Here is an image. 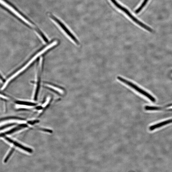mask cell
<instances>
[{
  "instance_id": "obj_9",
  "label": "cell",
  "mask_w": 172,
  "mask_h": 172,
  "mask_svg": "<svg viewBox=\"0 0 172 172\" xmlns=\"http://www.w3.org/2000/svg\"><path fill=\"white\" fill-rule=\"evenodd\" d=\"M149 0H144V2L142 3L141 5L135 11V13L137 14L142 10L146 4L147 3Z\"/></svg>"
},
{
  "instance_id": "obj_1",
  "label": "cell",
  "mask_w": 172,
  "mask_h": 172,
  "mask_svg": "<svg viewBox=\"0 0 172 172\" xmlns=\"http://www.w3.org/2000/svg\"><path fill=\"white\" fill-rule=\"evenodd\" d=\"M58 41L57 40H55L50 43L40 51L38 53L36 54L33 57L30 61H29L26 64L23 66L22 67L19 69L18 70L15 71L14 74L11 75L9 76L8 78L6 79L5 82L2 85L1 87V90H3L6 88L7 86L12 82L15 79L16 77L24 71L29 66H31V64L35 61V60L38 57L44 54L46 51L50 49L53 48V47L56 45L58 44Z\"/></svg>"
},
{
  "instance_id": "obj_4",
  "label": "cell",
  "mask_w": 172,
  "mask_h": 172,
  "mask_svg": "<svg viewBox=\"0 0 172 172\" xmlns=\"http://www.w3.org/2000/svg\"><path fill=\"white\" fill-rule=\"evenodd\" d=\"M117 79L118 80L120 81L121 82L123 83L128 85L130 87L134 89L142 95H143L146 97H147L152 101L153 102H156V100L155 98L148 93L146 92L144 90L141 88L138 87L137 85L127 79H123L122 77L118 76L117 77Z\"/></svg>"
},
{
  "instance_id": "obj_6",
  "label": "cell",
  "mask_w": 172,
  "mask_h": 172,
  "mask_svg": "<svg viewBox=\"0 0 172 172\" xmlns=\"http://www.w3.org/2000/svg\"><path fill=\"white\" fill-rule=\"evenodd\" d=\"M172 123V119L166 120V121L154 125L149 128V130L150 131H153L155 129L160 128L163 126L166 125L169 123Z\"/></svg>"
},
{
  "instance_id": "obj_7",
  "label": "cell",
  "mask_w": 172,
  "mask_h": 172,
  "mask_svg": "<svg viewBox=\"0 0 172 172\" xmlns=\"http://www.w3.org/2000/svg\"><path fill=\"white\" fill-rule=\"evenodd\" d=\"M171 106H172V104H169L163 107L146 106L145 107V109L147 111L160 110L164 109L166 107Z\"/></svg>"
},
{
  "instance_id": "obj_8",
  "label": "cell",
  "mask_w": 172,
  "mask_h": 172,
  "mask_svg": "<svg viewBox=\"0 0 172 172\" xmlns=\"http://www.w3.org/2000/svg\"><path fill=\"white\" fill-rule=\"evenodd\" d=\"M36 32L43 42L45 43H46L48 42V39L41 31L39 30H36Z\"/></svg>"
},
{
  "instance_id": "obj_3",
  "label": "cell",
  "mask_w": 172,
  "mask_h": 172,
  "mask_svg": "<svg viewBox=\"0 0 172 172\" xmlns=\"http://www.w3.org/2000/svg\"><path fill=\"white\" fill-rule=\"evenodd\" d=\"M112 2L114 5L119 9L120 10H122L133 21H134L137 24L140 26L141 27L149 31L150 32H153V30L150 27L148 26H147L145 25L142 23L140 21L136 19L135 17L133 16L131 13L129 11L127 8L123 7L122 5H120L117 1L116 0H110Z\"/></svg>"
},
{
  "instance_id": "obj_2",
  "label": "cell",
  "mask_w": 172,
  "mask_h": 172,
  "mask_svg": "<svg viewBox=\"0 0 172 172\" xmlns=\"http://www.w3.org/2000/svg\"><path fill=\"white\" fill-rule=\"evenodd\" d=\"M49 17L50 19L53 21V22L61 29L62 31L65 34L69 39L77 45L79 44V42L78 40H77L76 37L73 35V34L61 21L53 15H50Z\"/></svg>"
},
{
  "instance_id": "obj_10",
  "label": "cell",
  "mask_w": 172,
  "mask_h": 172,
  "mask_svg": "<svg viewBox=\"0 0 172 172\" xmlns=\"http://www.w3.org/2000/svg\"><path fill=\"white\" fill-rule=\"evenodd\" d=\"M6 79L4 78V77L0 72V83H2L3 85L5 82Z\"/></svg>"
},
{
  "instance_id": "obj_5",
  "label": "cell",
  "mask_w": 172,
  "mask_h": 172,
  "mask_svg": "<svg viewBox=\"0 0 172 172\" xmlns=\"http://www.w3.org/2000/svg\"><path fill=\"white\" fill-rule=\"evenodd\" d=\"M45 87L48 88L52 90L57 93L60 95H63L64 93V91L63 89L60 88L57 86L51 85L49 83L44 84Z\"/></svg>"
}]
</instances>
